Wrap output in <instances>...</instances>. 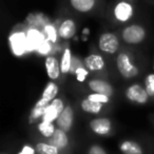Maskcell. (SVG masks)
<instances>
[{"label": "cell", "mask_w": 154, "mask_h": 154, "mask_svg": "<svg viewBox=\"0 0 154 154\" xmlns=\"http://www.w3.org/2000/svg\"><path fill=\"white\" fill-rule=\"evenodd\" d=\"M88 98L90 99V100L96 101V103H109V100H110V97L107 96V95L99 94V93H94V92L89 95Z\"/></svg>", "instance_id": "obj_27"}, {"label": "cell", "mask_w": 154, "mask_h": 154, "mask_svg": "<svg viewBox=\"0 0 154 154\" xmlns=\"http://www.w3.org/2000/svg\"><path fill=\"white\" fill-rule=\"evenodd\" d=\"M70 3L76 11L80 13H88L94 9L96 0H70Z\"/></svg>", "instance_id": "obj_18"}, {"label": "cell", "mask_w": 154, "mask_h": 154, "mask_svg": "<svg viewBox=\"0 0 154 154\" xmlns=\"http://www.w3.org/2000/svg\"><path fill=\"white\" fill-rule=\"evenodd\" d=\"M103 103H96V101L90 100L89 98H86L82 101V109L85 112L90 114H98L103 110Z\"/></svg>", "instance_id": "obj_20"}, {"label": "cell", "mask_w": 154, "mask_h": 154, "mask_svg": "<svg viewBox=\"0 0 154 154\" xmlns=\"http://www.w3.org/2000/svg\"><path fill=\"white\" fill-rule=\"evenodd\" d=\"M76 33V24L74 20L66 19L59 24L58 26V34L62 39H71Z\"/></svg>", "instance_id": "obj_14"}, {"label": "cell", "mask_w": 154, "mask_h": 154, "mask_svg": "<svg viewBox=\"0 0 154 154\" xmlns=\"http://www.w3.org/2000/svg\"><path fill=\"white\" fill-rule=\"evenodd\" d=\"M114 17L119 22H127L133 16V5L129 0H122L114 7Z\"/></svg>", "instance_id": "obj_6"}, {"label": "cell", "mask_w": 154, "mask_h": 154, "mask_svg": "<svg viewBox=\"0 0 154 154\" xmlns=\"http://www.w3.org/2000/svg\"><path fill=\"white\" fill-rule=\"evenodd\" d=\"M57 94H58V86L55 82H50L47 85V87L45 88V90H43L40 99L35 103V106L39 108H45L48 105H50L55 99Z\"/></svg>", "instance_id": "obj_9"}, {"label": "cell", "mask_w": 154, "mask_h": 154, "mask_svg": "<svg viewBox=\"0 0 154 154\" xmlns=\"http://www.w3.org/2000/svg\"><path fill=\"white\" fill-rule=\"evenodd\" d=\"M98 47L100 51L107 54H114L117 52L119 48L118 37L113 33H103L100 35L98 40Z\"/></svg>", "instance_id": "obj_5"}, {"label": "cell", "mask_w": 154, "mask_h": 154, "mask_svg": "<svg viewBox=\"0 0 154 154\" xmlns=\"http://www.w3.org/2000/svg\"><path fill=\"white\" fill-rule=\"evenodd\" d=\"M52 48H53V42H51V41H50L49 39L45 38V41H43V42L40 45V47H39L38 49H37L36 52L39 54V55L47 56L48 54L51 53Z\"/></svg>", "instance_id": "obj_25"}, {"label": "cell", "mask_w": 154, "mask_h": 154, "mask_svg": "<svg viewBox=\"0 0 154 154\" xmlns=\"http://www.w3.org/2000/svg\"><path fill=\"white\" fill-rule=\"evenodd\" d=\"M26 26V40H28V47L30 52H36L37 49L40 47L41 43L45 41V36L43 34L42 30L34 26Z\"/></svg>", "instance_id": "obj_4"}, {"label": "cell", "mask_w": 154, "mask_h": 154, "mask_svg": "<svg viewBox=\"0 0 154 154\" xmlns=\"http://www.w3.org/2000/svg\"><path fill=\"white\" fill-rule=\"evenodd\" d=\"M88 154H107V152L105 151L103 148H101L100 146H91L90 149H89V153Z\"/></svg>", "instance_id": "obj_29"}, {"label": "cell", "mask_w": 154, "mask_h": 154, "mask_svg": "<svg viewBox=\"0 0 154 154\" xmlns=\"http://www.w3.org/2000/svg\"><path fill=\"white\" fill-rule=\"evenodd\" d=\"M35 149L37 154H59V149L50 143H39Z\"/></svg>", "instance_id": "obj_23"}, {"label": "cell", "mask_w": 154, "mask_h": 154, "mask_svg": "<svg viewBox=\"0 0 154 154\" xmlns=\"http://www.w3.org/2000/svg\"><path fill=\"white\" fill-rule=\"evenodd\" d=\"M126 96L132 103H136L139 105H143L149 99V94H148L146 88L141 87L140 85H132L126 91Z\"/></svg>", "instance_id": "obj_7"}, {"label": "cell", "mask_w": 154, "mask_h": 154, "mask_svg": "<svg viewBox=\"0 0 154 154\" xmlns=\"http://www.w3.org/2000/svg\"><path fill=\"white\" fill-rule=\"evenodd\" d=\"M38 130L45 137L50 138V137L53 136V134L55 133L56 129H55V127H54L53 122H43V120H42V122L38 125Z\"/></svg>", "instance_id": "obj_24"}, {"label": "cell", "mask_w": 154, "mask_h": 154, "mask_svg": "<svg viewBox=\"0 0 154 154\" xmlns=\"http://www.w3.org/2000/svg\"><path fill=\"white\" fill-rule=\"evenodd\" d=\"M116 66H117L120 75L127 79L133 78L138 74V68L133 63L130 54L127 52H122L120 54H118L117 59H116Z\"/></svg>", "instance_id": "obj_2"}, {"label": "cell", "mask_w": 154, "mask_h": 154, "mask_svg": "<svg viewBox=\"0 0 154 154\" xmlns=\"http://www.w3.org/2000/svg\"><path fill=\"white\" fill-rule=\"evenodd\" d=\"M2 154H5V153H2Z\"/></svg>", "instance_id": "obj_31"}, {"label": "cell", "mask_w": 154, "mask_h": 154, "mask_svg": "<svg viewBox=\"0 0 154 154\" xmlns=\"http://www.w3.org/2000/svg\"><path fill=\"white\" fill-rule=\"evenodd\" d=\"M85 64L88 70L97 72L105 68V60H103V56L98 55V54H91L85 59Z\"/></svg>", "instance_id": "obj_17"}, {"label": "cell", "mask_w": 154, "mask_h": 154, "mask_svg": "<svg viewBox=\"0 0 154 154\" xmlns=\"http://www.w3.org/2000/svg\"><path fill=\"white\" fill-rule=\"evenodd\" d=\"M145 88L149 96H154V74H149L146 77Z\"/></svg>", "instance_id": "obj_26"}, {"label": "cell", "mask_w": 154, "mask_h": 154, "mask_svg": "<svg viewBox=\"0 0 154 154\" xmlns=\"http://www.w3.org/2000/svg\"><path fill=\"white\" fill-rule=\"evenodd\" d=\"M64 109L63 101L60 98H55L52 101L50 105H48L45 107V113L42 116L43 122H53L54 120H57V118L59 117V115L61 114V112Z\"/></svg>", "instance_id": "obj_8"}, {"label": "cell", "mask_w": 154, "mask_h": 154, "mask_svg": "<svg viewBox=\"0 0 154 154\" xmlns=\"http://www.w3.org/2000/svg\"><path fill=\"white\" fill-rule=\"evenodd\" d=\"M35 152H36V149H33L30 146H24L18 154H35Z\"/></svg>", "instance_id": "obj_30"}, {"label": "cell", "mask_w": 154, "mask_h": 154, "mask_svg": "<svg viewBox=\"0 0 154 154\" xmlns=\"http://www.w3.org/2000/svg\"><path fill=\"white\" fill-rule=\"evenodd\" d=\"M72 53H71V50L69 48H66L64 50L63 54H62L61 61H60V68H61V73L66 74V73L70 72L71 66H72Z\"/></svg>", "instance_id": "obj_22"}, {"label": "cell", "mask_w": 154, "mask_h": 154, "mask_svg": "<svg viewBox=\"0 0 154 154\" xmlns=\"http://www.w3.org/2000/svg\"><path fill=\"white\" fill-rule=\"evenodd\" d=\"M9 43L11 51L15 56L24 55L26 53H30L28 47V40H26V26L18 24L14 28L12 33L9 36Z\"/></svg>", "instance_id": "obj_1"}, {"label": "cell", "mask_w": 154, "mask_h": 154, "mask_svg": "<svg viewBox=\"0 0 154 154\" xmlns=\"http://www.w3.org/2000/svg\"><path fill=\"white\" fill-rule=\"evenodd\" d=\"M49 143L51 145L57 147L58 149H64L69 145V138L66 132L61 129H56L53 136L49 138Z\"/></svg>", "instance_id": "obj_16"}, {"label": "cell", "mask_w": 154, "mask_h": 154, "mask_svg": "<svg viewBox=\"0 0 154 154\" xmlns=\"http://www.w3.org/2000/svg\"><path fill=\"white\" fill-rule=\"evenodd\" d=\"M50 19L42 13H31L26 19V24L34 28H38L42 30L48 23H50Z\"/></svg>", "instance_id": "obj_15"}, {"label": "cell", "mask_w": 154, "mask_h": 154, "mask_svg": "<svg viewBox=\"0 0 154 154\" xmlns=\"http://www.w3.org/2000/svg\"><path fill=\"white\" fill-rule=\"evenodd\" d=\"M75 74H76L77 79L79 80V82H84V80L86 79V77L88 76V70L79 66V68L75 71Z\"/></svg>", "instance_id": "obj_28"}, {"label": "cell", "mask_w": 154, "mask_h": 154, "mask_svg": "<svg viewBox=\"0 0 154 154\" xmlns=\"http://www.w3.org/2000/svg\"><path fill=\"white\" fill-rule=\"evenodd\" d=\"M122 37L125 42L129 45H137L143 41L146 37V30L139 24H131L122 30Z\"/></svg>", "instance_id": "obj_3"}, {"label": "cell", "mask_w": 154, "mask_h": 154, "mask_svg": "<svg viewBox=\"0 0 154 154\" xmlns=\"http://www.w3.org/2000/svg\"><path fill=\"white\" fill-rule=\"evenodd\" d=\"M45 69H47L48 76L50 77V79L56 80L59 78L60 73H61V68H60V63L56 57L48 56L47 59H45Z\"/></svg>", "instance_id": "obj_12"}, {"label": "cell", "mask_w": 154, "mask_h": 154, "mask_svg": "<svg viewBox=\"0 0 154 154\" xmlns=\"http://www.w3.org/2000/svg\"><path fill=\"white\" fill-rule=\"evenodd\" d=\"M90 128L98 135H107L112 129L111 120L108 118H95L90 122Z\"/></svg>", "instance_id": "obj_11"}, {"label": "cell", "mask_w": 154, "mask_h": 154, "mask_svg": "<svg viewBox=\"0 0 154 154\" xmlns=\"http://www.w3.org/2000/svg\"><path fill=\"white\" fill-rule=\"evenodd\" d=\"M73 122H74V112H73V109L70 106H66L63 111L61 112L59 117L56 120V124H57L58 128L68 133L71 130V128H72Z\"/></svg>", "instance_id": "obj_10"}, {"label": "cell", "mask_w": 154, "mask_h": 154, "mask_svg": "<svg viewBox=\"0 0 154 154\" xmlns=\"http://www.w3.org/2000/svg\"><path fill=\"white\" fill-rule=\"evenodd\" d=\"M119 148L124 154H143V149L140 146L132 140L122 141Z\"/></svg>", "instance_id": "obj_19"}, {"label": "cell", "mask_w": 154, "mask_h": 154, "mask_svg": "<svg viewBox=\"0 0 154 154\" xmlns=\"http://www.w3.org/2000/svg\"><path fill=\"white\" fill-rule=\"evenodd\" d=\"M42 32H43V34H45V38L49 39L51 42H53V43L57 42L59 34H58V28H56L54 23H52V22L48 23L47 26L42 29Z\"/></svg>", "instance_id": "obj_21"}, {"label": "cell", "mask_w": 154, "mask_h": 154, "mask_svg": "<svg viewBox=\"0 0 154 154\" xmlns=\"http://www.w3.org/2000/svg\"><path fill=\"white\" fill-rule=\"evenodd\" d=\"M89 88L94 93H99V94L107 95V96H112L113 94V88L110 84L101 79H93L89 82Z\"/></svg>", "instance_id": "obj_13"}]
</instances>
